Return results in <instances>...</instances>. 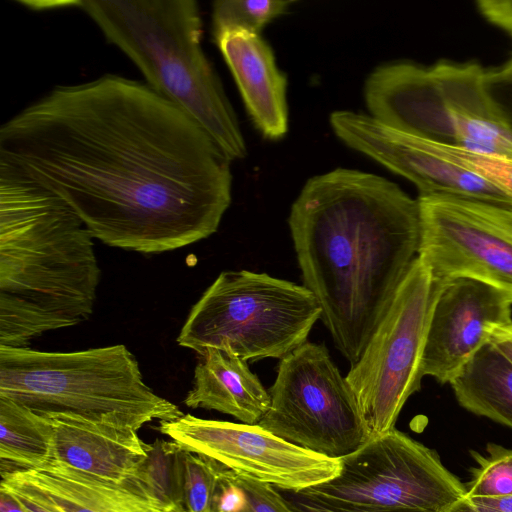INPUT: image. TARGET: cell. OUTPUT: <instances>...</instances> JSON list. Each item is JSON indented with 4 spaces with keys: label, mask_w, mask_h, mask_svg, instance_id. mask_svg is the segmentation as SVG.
I'll list each match as a JSON object with an SVG mask.
<instances>
[{
    "label": "cell",
    "mask_w": 512,
    "mask_h": 512,
    "mask_svg": "<svg viewBox=\"0 0 512 512\" xmlns=\"http://www.w3.org/2000/svg\"><path fill=\"white\" fill-rule=\"evenodd\" d=\"M436 155L480 176L512 196V159L419 138Z\"/></svg>",
    "instance_id": "cell-26"
},
{
    "label": "cell",
    "mask_w": 512,
    "mask_h": 512,
    "mask_svg": "<svg viewBox=\"0 0 512 512\" xmlns=\"http://www.w3.org/2000/svg\"><path fill=\"white\" fill-rule=\"evenodd\" d=\"M484 86L496 111L512 130V75L501 68L485 71Z\"/></svg>",
    "instance_id": "cell-28"
},
{
    "label": "cell",
    "mask_w": 512,
    "mask_h": 512,
    "mask_svg": "<svg viewBox=\"0 0 512 512\" xmlns=\"http://www.w3.org/2000/svg\"><path fill=\"white\" fill-rule=\"evenodd\" d=\"M56 512H164L133 478L116 483L50 460L32 469L1 472Z\"/></svg>",
    "instance_id": "cell-15"
},
{
    "label": "cell",
    "mask_w": 512,
    "mask_h": 512,
    "mask_svg": "<svg viewBox=\"0 0 512 512\" xmlns=\"http://www.w3.org/2000/svg\"><path fill=\"white\" fill-rule=\"evenodd\" d=\"M512 36V32H510ZM505 73L512 75V58L501 68Z\"/></svg>",
    "instance_id": "cell-35"
},
{
    "label": "cell",
    "mask_w": 512,
    "mask_h": 512,
    "mask_svg": "<svg viewBox=\"0 0 512 512\" xmlns=\"http://www.w3.org/2000/svg\"><path fill=\"white\" fill-rule=\"evenodd\" d=\"M280 491L296 512H384L355 505L327 502L302 492Z\"/></svg>",
    "instance_id": "cell-29"
},
{
    "label": "cell",
    "mask_w": 512,
    "mask_h": 512,
    "mask_svg": "<svg viewBox=\"0 0 512 512\" xmlns=\"http://www.w3.org/2000/svg\"><path fill=\"white\" fill-rule=\"evenodd\" d=\"M430 69L457 124L458 147L512 159V130L487 95L485 70L476 63L444 61Z\"/></svg>",
    "instance_id": "cell-18"
},
{
    "label": "cell",
    "mask_w": 512,
    "mask_h": 512,
    "mask_svg": "<svg viewBox=\"0 0 512 512\" xmlns=\"http://www.w3.org/2000/svg\"><path fill=\"white\" fill-rule=\"evenodd\" d=\"M321 313L304 285L224 271L191 308L177 342L200 355L219 349L246 361L281 360L307 341Z\"/></svg>",
    "instance_id": "cell-6"
},
{
    "label": "cell",
    "mask_w": 512,
    "mask_h": 512,
    "mask_svg": "<svg viewBox=\"0 0 512 512\" xmlns=\"http://www.w3.org/2000/svg\"><path fill=\"white\" fill-rule=\"evenodd\" d=\"M53 427V458L116 483L132 480L148 456L149 444L136 429L66 414L42 415Z\"/></svg>",
    "instance_id": "cell-16"
},
{
    "label": "cell",
    "mask_w": 512,
    "mask_h": 512,
    "mask_svg": "<svg viewBox=\"0 0 512 512\" xmlns=\"http://www.w3.org/2000/svg\"><path fill=\"white\" fill-rule=\"evenodd\" d=\"M0 160L48 188L94 238L141 253L215 233L230 160L147 83L114 74L57 85L0 127Z\"/></svg>",
    "instance_id": "cell-1"
},
{
    "label": "cell",
    "mask_w": 512,
    "mask_h": 512,
    "mask_svg": "<svg viewBox=\"0 0 512 512\" xmlns=\"http://www.w3.org/2000/svg\"><path fill=\"white\" fill-rule=\"evenodd\" d=\"M0 397L40 415L66 414L136 430L184 415L146 385L135 356L122 344L75 352L0 346Z\"/></svg>",
    "instance_id": "cell-5"
},
{
    "label": "cell",
    "mask_w": 512,
    "mask_h": 512,
    "mask_svg": "<svg viewBox=\"0 0 512 512\" xmlns=\"http://www.w3.org/2000/svg\"><path fill=\"white\" fill-rule=\"evenodd\" d=\"M330 123L347 146L409 179L420 195H451L512 205V196L499 187L431 152L418 137L372 116L336 111Z\"/></svg>",
    "instance_id": "cell-12"
},
{
    "label": "cell",
    "mask_w": 512,
    "mask_h": 512,
    "mask_svg": "<svg viewBox=\"0 0 512 512\" xmlns=\"http://www.w3.org/2000/svg\"><path fill=\"white\" fill-rule=\"evenodd\" d=\"M512 303L497 289L468 278L447 281L429 324L421 372L450 383L489 343L488 329L512 322Z\"/></svg>",
    "instance_id": "cell-13"
},
{
    "label": "cell",
    "mask_w": 512,
    "mask_h": 512,
    "mask_svg": "<svg viewBox=\"0 0 512 512\" xmlns=\"http://www.w3.org/2000/svg\"><path fill=\"white\" fill-rule=\"evenodd\" d=\"M53 441L47 417L0 397V472L45 465L53 458Z\"/></svg>",
    "instance_id": "cell-21"
},
{
    "label": "cell",
    "mask_w": 512,
    "mask_h": 512,
    "mask_svg": "<svg viewBox=\"0 0 512 512\" xmlns=\"http://www.w3.org/2000/svg\"><path fill=\"white\" fill-rule=\"evenodd\" d=\"M446 283L417 256L345 377L372 436L394 429L407 399L421 388L429 324Z\"/></svg>",
    "instance_id": "cell-7"
},
{
    "label": "cell",
    "mask_w": 512,
    "mask_h": 512,
    "mask_svg": "<svg viewBox=\"0 0 512 512\" xmlns=\"http://www.w3.org/2000/svg\"><path fill=\"white\" fill-rule=\"evenodd\" d=\"M182 466L185 512H213L223 465L183 449Z\"/></svg>",
    "instance_id": "cell-25"
},
{
    "label": "cell",
    "mask_w": 512,
    "mask_h": 512,
    "mask_svg": "<svg viewBox=\"0 0 512 512\" xmlns=\"http://www.w3.org/2000/svg\"><path fill=\"white\" fill-rule=\"evenodd\" d=\"M258 425L294 445L341 459L371 437L358 400L322 344L306 341L280 360Z\"/></svg>",
    "instance_id": "cell-8"
},
{
    "label": "cell",
    "mask_w": 512,
    "mask_h": 512,
    "mask_svg": "<svg viewBox=\"0 0 512 512\" xmlns=\"http://www.w3.org/2000/svg\"><path fill=\"white\" fill-rule=\"evenodd\" d=\"M93 238L60 196L0 160V346L89 319L100 279Z\"/></svg>",
    "instance_id": "cell-3"
},
{
    "label": "cell",
    "mask_w": 512,
    "mask_h": 512,
    "mask_svg": "<svg viewBox=\"0 0 512 512\" xmlns=\"http://www.w3.org/2000/svg\"><path fill=\"white\" fill-rule=\"evenodd\" d=\"M364 95L371 116L403 133L460 146L457 124L430 68L394 63L376 68Z\"/></svg>",
    "instance_id": "cell-14"
},
{
    "label": "cell",
    "mask_w": 512,
    "mask_h": 512,
    "mask_svg": "<svg viewBox=\"0 0 512 512\" xmlns=\"http://www.w3.org/2000/svg\"><path fill=\"white\" fill-rule=\"evenodd\" d=\"M441 512H512V496L465 494Z\"/></svg>",
    "instance_id": "cell-30"
},
{
    "label": "cell",
    "mask_w": 512,
    "mask_h": 512,
    "mask_svg": "<svg viewBox=\"0 0 512 512\" xmlns=\"http://www.w3.org/2000/svg\"><path fill=\"white\" fill-rule=\"evenodd\" d=\"M159 430L182 449L204 455L237 474L300 492L338 475L340 459L294 445L258 424L202 419L184 414L159 422Z\"/></svg>",
    "instance_id": "cell-11"
},
{
    "label": "cell",
    "mask_w": 512,
    "mask_h": 512,
    "mask_svg": "<svg viewBox=\"0 0 512 512\" xmlns=\"http://www.w3.org/2000/svg\"><path fill=\"white\" fill-rule=\"evenodd\" d=\"M182 451L173 440L157 439L149 444L148 456L135 476L164 512H185Z\"/></svg>",
    "instance_id": "cell-22"
},
{
    "label": "cell",
    "mask_w": 512,
    "mask_h": 512,
    "mask_svg": "<svg viewBox=\"0 0 512 512\" xmlns=\"http://www.w3.org/2000/svg\"><path fill=\"white\" fill-rule=\"evenodd\" d=\"M270 402L269 391L247 361L219 349H208L201 355L193 387L184 399L187 407L216 410L250 425L259 423Z\"/></svg>",
    "instance_id": "cell-19"
},
{
    "label": "cell",
    "mask_w": 512,
    "mask_h": 512,
    "mask_svg": "<svg viewBox=\"0 0 512 512\" xmlns=\"http://www.w3.org/2000/svg\"><path fill=\"white\" fill-rule=\"evenodd\" d=\"M232 476L245 495V504L239 512H296L273 485L241 477L234 472Z\"/></svg>",
    "instance_id": "cell-27"
},
{
    "label": "cell",
    "mask_w": 512,
    "mask_h": 512,
    "mask_svg": "<svg viewBox=\"0 0 512 512\" xmlns=\"http://www.w3.org/2000/svg\"><path fill=\"white\" fill-rule=\"evenodd\" d=\"M105 39L139 68L146 83L182 108L232 161L246 155L235 112L202 46L195 0H77Z\"/></svg>",
    "instance_id": "cell-4"
},
{
    "label": "cell",
    "mask_w": 512,
    "mask_h": 512,
    "mask_svg": "<svg viewBox=\"0 0 512 512\" xmlns=\"http://www.w3.org/2000/svg\"><path fill=\"white\" fill-rule=\"evenodd\" d=\"M291 1L218 0L213 3V37L228 30L259 34L272 19L283 14Z\"/></svg>",
    "instance_id": "cell-23"
},
{
    "label": "cell",
    "mask_w": 512,
    "mask_h": 512,
    "mask_svg": "<svg viewBox=\"0 0 512 512\" xmlns=\"http://www.w3.org/2000/svg\"><path fill=\"white\" fill-rule=\"evenodd\" d=\"M0 512H27L8 492L0 489Z\"/></svg>",
    "instance_id": "cell-34"
},
{
    "label": "cell",
    "mask_w": 512,
    "mask_h": 512,
    "mask_svg": "<svg viewBox=\"0 0 512 512\" xmlns=\"http://www.w3.org/2000/svg\"><path fill=\"white\" fill-rule=\"evenodd\" d=\"M488 334L489 343L512 363V322L494 324L489 327Z\"/></svg>",
    "instance_id": "cell-33"
},
{
    "label": "cell",
    "mask_w": 512,
    "mask_h": 512,
    "mask_svg": "<svg viewBox=\"0 0 512 512\" xmlns=\"http://www.w3.org/2000/svg\"><path fill=\"white\" fill-rule=\"evenodd\" d=\"M260 132L282 138L288 129L287 80L271 47L259 34L228 30L213 37Z\"/></svg>",
    "instance_id": "cell-17"
},
{
    "label": "cell",
    "mask_w": 512,
    "mask_h": 512,
    "mask_svg": "<svg viewBox=\"0 0 512 512\" xmlns=\"http://www.w3.org/2000/svg\"><path fill=\"white\" fill-rule=\"evenodd\" d=\"M449 384L464 409L512 429V363L491 343Z\"/></svg>",
    "instance_id": "cell-20"
},
{
    "label": "cell",
    "mask_w": 512,
    "mask_h": 512,
    "mask_svg": "<svg viewBox=\"0 0 512 512\" xmlns=\"http://www.w3.org/2000/svg\"><path fill=\"white\" fill-rule=\"evenodd\" d=\"M0 489L10 493L27 512H56L12 481L1 479Z\"/></svg>",
    "instance_id": "cell-32"
},
{
    "label": "cell",
    "mask_w": 512,
    "mask_h": 512,
    "mask_svg": "<svg viewBox=\"0 0 512 512\" xmlns=\"http://www.w3.org/2000/svg\"><path fill=\"white\" fill-rule=\"evenodd\" d=\"M477 463L465 484L470 496H512V449L489 443L486 454L471 451Z\"/></svg>",
    "instance_id": "cell-24"
},
{
    "label": "cell",
    "mask_w": 512,
    "mask_h": 512,
    "mask_svg": "<svg viewBox=\"0 0 512 512\" xmlns=\"http://www.w3.org/2000/svg\"><path fill=\"white\" fill-rule=\"evenodd\" d=\"M417 200V256L433 275L442 281H479L512 303V205L440 194Z\"/></svg>",
    "instance_id": "cell-10"
},
{
    "label": "cell",
    "mask_w": 512,
    "mask_h": 512,
    "mask_svg": "<svg viewBox=\"0 0 512 512\" xmlns=\"http://www.w3.org/2000/svg\"><path fill=\"white\" fill-rule=\"evenodd\" d=\"M476 6L489 22L512 32V0H478Z\"/></svg>",
    "instance_id": "cell-31"
},
{
    "label": "cell",
    "mask_w": 512,
    "mask_h": 512,
    "mask_svg": "<svg viewBox=\"0 0 512 512\" xmlns=\"http://www.w3.org/2000/svg\"><path fill=\"white\" fill-rule=\"evenodd\" d=\"M288 223L304 286L353 365L418 255V200L383 177L338 168L308 180Z\"/></svg>",
    "instance_id": "cell-2"
},
{
    "label": "cell",
    "mask_w": 512,
    "mask_h": 512,
    "mask_svg": "<svg viewBox=\"0 0 512 512\" xmlns=\"http://www.w3.org/2000/svg\"><path fill=\"white\" fill-rule=\"evenodd\" d=\"M300 492L384 512H441L467 493L436 451L396 428L341 458L337 476Z\"/></svg>",
    "instance_id": "cell-9"
}]
</instances>
